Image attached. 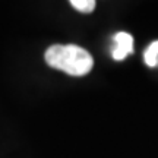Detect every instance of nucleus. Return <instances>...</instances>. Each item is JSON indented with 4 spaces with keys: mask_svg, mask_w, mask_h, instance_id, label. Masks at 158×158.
Here are the masks:
<instances>
[{
    "mask_svg": "<svg viewBox=\"0 0 158 158\" xmlns=\"http://www.w3.org/2000/svg\"><path fill=\"white\" fill-rule=\"evenodd\" d=\"M47 64L53 69L63 70L72 76H84L94 66V59L88 51L75 44H54L44 54Z\"/></svg>",
    "mask_w": 158,
    "mask_h": 158,
    "instance_id": "nucleus-1",
    "label": "nucleus"
},
{
    "mask_svg": "<svg viewBox=\"0 0 158 158\" xmlns=\"http://www.w3.org/2000/svg\"><path fill=\"white\" fill-rule=\"evenodd\" d=\"M133 51V37L127 32H117L114 35V47L111 56L114 60H123Z\"/></svg>",
    "mask_w": 158,
    "mask_h": 158,
    "instance_id": "nucleus-2",
    "label": "nucleus"
},
{
    "mask_svg": "<svg viewBox=\"0 0 158 158\" xmlns=\"http://www.w3.org/2000/svg\"><path fill=\"white\" fill-rule=\"evenodd\" d=\"M143 60L149 68H155L158 60V40L152 41L151 44L147 47V50L143 53Z\"/></svg>",
    "mask_w": 158,
    "mask_h": 158,
    "instance_id": "nucleus-3",
    "label": "nucleus"
},
{
    "mask_svg": "<svg viewBox=\"0 0 158 158\" xmlns=\"http://www.w3.org/2000/svg\"><path fill=\"white\" fill-rule=\"evenodd\" d=\"M70 6H73L79 12L91 13L95 9V2L94 0H70Z\"/></svg>",
    "mask_w": 158,
    "mask_h": 158,
    "instance_id": "nucleus-4",
    "label": "nucleus"
},
{
    "mask_svg": "<svg viewBox=\"0 0 158 158\" xmlns=\"http://www.w3.org/2000/svg\"><path fill=\"white\" fill-rule=\"evenodd\" d=\"M157 66H158V60H157Z\"/></svg>",
    "mask_w": 158,
    "mask_h": 158,
    "instance_id": "nucleus-5",
    "label": "nucleus"
}]
</instances>
